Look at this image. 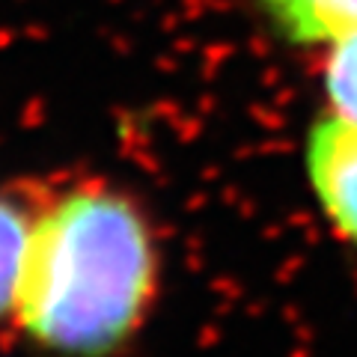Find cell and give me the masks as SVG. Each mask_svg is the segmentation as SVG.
I'll return each instance as SVG.
<instances>
[{"label": "cell", "instance_id": "obj_1", "mask_svg": "<svg viewBox=\"0 0 357 357\" xmlns=\"http://www.w3.org/2000/svg\"><path fill=\"white\" fill-rule=\"evenodd\" d=\"M155 250L128 199L81 191L27 229L13 310L39 345L66 357H105L146 310Z\"/></svg>", "mask_w": 357, "mask_h": 357}, {"label": "cell", "instance_id": "obj_2", "mask_svg": "<svg viewBox=\"0 0 357 357\" xmlns=\"http://www.w3.org/2000/svg\"><path fill=\"white\" fill-rule=\"evenodd\" d=\"M307 173L331 223L357 241V126L340 116L321 119L310 131Z\"/></svg>", "mask_w": 357, "mask_h": 357}, {"label": "cell", "instance_id": "obj_3", "mask_svg": "<svg viewBox=\"0 0 357 357\" xmlns=\"http://www.w3.org/2000/svg\"><path fill=\"white\" fill-rule=\"evenodd\" d=\"M268 21L295 45H331L357 33V0H259Z\"/></svg>", "mask_w": 357, "mask_h": 357}, {"label": "cell", "instance_id": "obj_4", "mask_svg": "<svg viewBox=\"0 0 357 357\" xmlns=\"http://www.w3.org/2000/svg\"><path fill=\"white\" fill-rule=\"evenodd\" d=\"M325 93L333 116L357 126V33L331 42L325 63Z\"/></svg>", "mask_w": 357, "mask_h": 357}, {"label": "cell", "instance_id": "obj_5", "mask_svg": "<svg viewBox=\"0 0 357 357\" xmlns=\"http://www.w3.org/2000/svg\"><path fill=\"white\" fill-rule=\"evenodd\" d=\"M27 229L30 227L21 218V211L15 206H9L6 199H0V316L6 310H13Z\"/></svg>", "mask_w": 357, "mask_h": 357}]
</instances>
